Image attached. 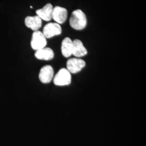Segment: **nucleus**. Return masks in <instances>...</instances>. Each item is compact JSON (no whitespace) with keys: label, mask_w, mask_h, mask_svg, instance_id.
<instances>
[{"label":"nucleus","mask_w":146,"mask_h":146,"mask_svg":"<svg viewBox=\"0 0 146 146\" xmlns=\"http://www.w3.org/2000/svg\"><path fill=\"white\" fill-rule=\"evenodd\" d=\"M87 17L80 9L73 11L69 20L70 26L75 30H82L87 26Z\"/></svg>","instance_id":"f257e3e1"},{"label":"nucleus","mask_w":146,"mask_h":146,"mask_svg":"<svg viewBox=\"0 0 146 146\" xmlns=\"http://www.w3.org/2000/svg\"><path fill=\"white\" fill-rule=\"evenodd\" d=\"M71 81V74L66 68L61 69L54 78V84L58 86H67Z\"/></svg>","instance_id":"f03ea898"},{"label":"nucleus","mask_w":146,"mask_h":146,"mask_svg":"<svg viewBox=\"0 0 146 146\" xmlns=\"http://www.w3.org/2000/svg\"><path fill=\"white\" fill-rule=\"evenodd\" d=\"M31 44L32 49L36 51L46 47L47 45V38L42 31H37L33 33Z\"/></svg>","instance_id":"7ed1b4c3"},{"label":"nucleus","mask_w":146,"mask_h":146,"mask_svg":"<svg viewBox=\"0 0 146 146\" xmlns=\"http://www.w3.org/2000/svg\"><path fill=\"white\" fill-rule=\"evenodd\" d=\"M42 33L46 38H50L60 35L62 33V28L61 26L56 22L49 23L43 28Z\"/></svg>","instance_id":"20e7f679"},{"label":"nucleus","mask_w":146,"mask_h":146,"mask_svg":"<svg viewBox=\"0 0 146 146\" xmlns=\"http://www.w3.org/2000/svg\"><path fill=\"white\" fill-rule=\"evenodd\" d=\"M86 66L85 61L78 58H72L67 62V69L70 74H76L80 72Z\"/></svg>","instance_id":"39448f33"},{"label":"nucleus","mask_w":146,"mask_h":146,"mask_svg":"<svg viewBox=\"0 0 146 146\" xmlns=\"http://www.w3.org/2000/svg\"><path fill=\"white\" fill-rule=\"evenodd\" d=\"M54 69L50 65H46L43 67L40 71L38 78L43 84L50 83L54 78Z\"/></svg>","instance_id":"423d86ee"},{"label":"nucleus","mask_w":146,"mask_h":146,"mask_svg":"<svg viewBox=\"0 0 146 146\" xmlns=\"http://www.w3.org/2000/svg\"><path fill=\"white\" fill-rule=\"evenodd\" d=\"M68 16L67 10L60 6H56L53 8L52 19L58 24H62L66 21Z\"/></svg>","instance_id":"0eeeda50"},{"label":"nucleus","mask_w":146,"mask_h":146,"mask_svg":"<svg viewBox=\"0 0 146 146\" xmlns=\"http://www.w3.org/2000/svg\"><path fill=\"white\" fill-rule=\"evenodd\" d=\"M25 23L27 27L34 31H38L42 26V20L37 15L27 16L25 18Z\"/></svg>","instance_id":"6e6552de"},{"label":"nucleus","mask_w":146,"mask_h":146,"mask_svg":"<svg viewBox=\"0 0 146 146\" xmlns=\"http://www.w3.org/2000/svg\"><path fill=\"white\" fill-rule=\"evenodd\" d=\"M53 7L50 3H47L42 8L36 11L37 15L39 16L42 20L49 21L52 19Z\"/></svg>","instance_id":"1a4fd4ad"},{"label":"nucleus","mask_w":146,"mask_h":146,"mask_svg":"<svg viewBox=\"0 0 146 146\" xmlns=\"http://www.w3.org/2000/svg\"><path fill=\"white\" fill-rule=\"evenodd\" d=\"M73 52L72 55L77 58L85 56L87 54V50L84 46L82 41L78 39L73 41Z\"/></svg>","instance_id":"9d476101"},{"label":"nucleus","mask_w":146,"mask_h":146,"mask_svg":"<svg viewBox=\"0 0 146 146\" xmlns=\"http://www.w3.org/2000/svg\"><path fill=\"white\" fill-rule=\"evenodd\" d=\"M35 56L38 60L49 61L52 60L54 57V52L51 48L44 47L36 51Z\"/></svg>","instance_id":"9b49d317"},{"label":"nucleus","mask_w":146,"mask_h":146,"mask_svg":"<svg viewBox=\"0 0 146 146\" xmlns=\"http://www.w3.org/2000/svg\"><path fill=\"white\" fill-rule=\"evenodd\" d=\"M73 41L69 37H66L63 40L61 44V52L65 58H69L72 55Z\"/></svg>","instance_id":"f8f14e48"}]
</instances>
